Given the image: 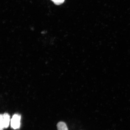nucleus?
<instances>
[{
    "label": "nucleus",
    "mask_w": 130,
    "mask_h": 130,
    "mask_svg": "<svg viewBox=\"0 0 130 130\" xmlns=\"http://www.w3.org/2000/svg\"><path fill=\"white\" fill-rule=\"evenodd\" d=\"M10 122V117L9 114L5 113L0 115V130H3L4 128L9 127Z\"/></svg>",
    "instance_id": "1"
},
{
    "label": "nucleus",
    "mask_w": 130,
    "mask_h": 130,
    "mask_svg": "<svg viewBox=\"0 0 130 130\" xmlns=\"http://www.w3.org/2000/svg\"><path fill=\"white\" fill-rule=\"evenodd\" d=\"M21 116L19 114L14 115L11 120V127L14 129L20 128L21 124Z\"/></svg>",
    "instance_id": "2"
},
{
    "label": "nucleus",
    "mask_w": 130,
    "mask_h": 130,
    "mask_svg": "<svg viewBox=\"0 0 130 130\" xmlns=\"http://www.w3.org/2000/svg\"><path fill=\"white\" fill-rule=\"evenodd\" d=\"M58 130H68L66 123L63 122H60L57 124Z\"/></svg>",
    "instance_id": "3"
},
{
    "label": "nucleus",
    "mask_w": 130,
    "mask_h": 130,
    "mask_svg": "<svg viewBox=\"0 0 130 130\" xmlns=\"http://www.w3.org/2000/svg\"><path fill=\"white\" fill-rule=\"evenodd\" d=\"M54 4L56 5L61 4L64 2L65 0H51Z\"/></svg>",
    "instance_id": "4"
}]
</instances>
